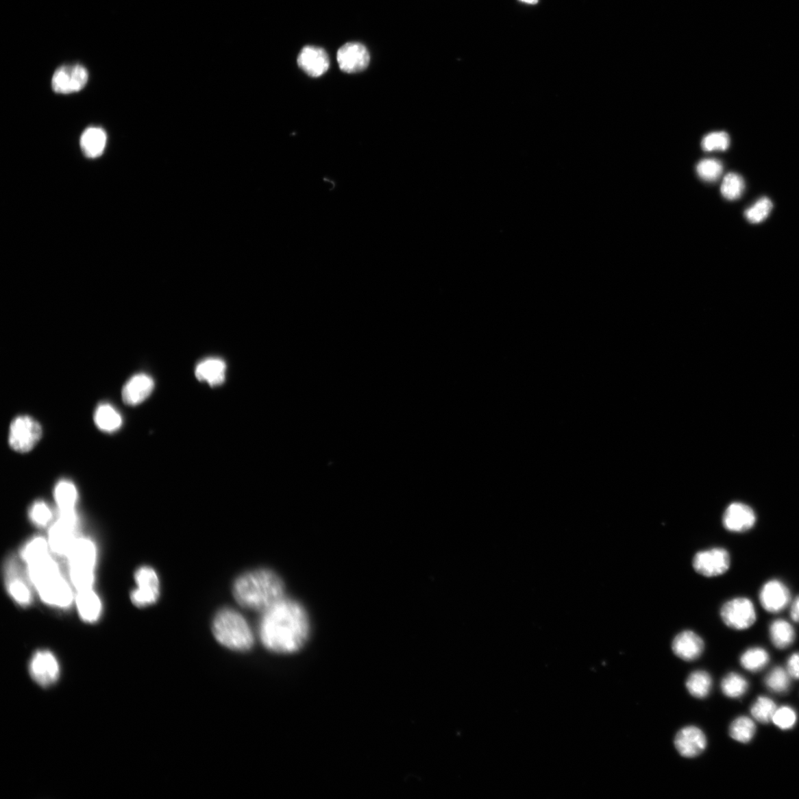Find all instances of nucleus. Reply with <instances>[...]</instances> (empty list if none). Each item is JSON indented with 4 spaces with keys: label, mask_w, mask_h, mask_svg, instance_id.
I'll list each match as a JSON object with an SVG mask.
<instances>
[{
    "label": "nucleus",
    "mask_w": 799,
    "mask_h": 799,
    "mask_svg": "<svg viewBox=\"0 0 799 799\" xmlns=\"http://www.w3.org/2000/svg\"><path fill=\"white\" fill-rule=\"evenodd\" d=\"M262 614L259 637L269 652L291 654L306 644L310 625L308 613L300 603L284 597Z\"/></svg>",
    "instance_id": "f257e3e1"
},
{
    "label": "nucleus",
    "mask_w": 799,
    "mask_h": 799,
    "mask_svg": "<svg viewBox=\"0 0 799 799\" xmlns=\"http://www.w3.org/2000/svg\"><path fill=\"white\" fill-rule=\"evenodd\" d=\"M233 593L241 607L264 612L284 598V585L273 571L260 569L239 576Z\"/></svg>",
    "instance_id": "f03ea898"
},
{
    "label": "nucleus",
    "mask_w": 799,
    "mask_h": 799,
    "mask_svg": "<svg viewBox=\"0 0 799 799\" xmlns=\"http://www.w3.org/2000/svg\"><path fill=\"white\" fill-rule=\"evenodd\" d=\"M212 630L220 645L234 652H247L254 645V632L247 621L233 609L220 610L213 619Z\"/></svg>",
    "instance_id": "7ed1b4c3"
},
{
    "label": "nucleus",
    "mask_w": 799,
    "mask_h": 799,
    "mask_svg": "<svg viewBox=\"0 0 799 799\" xmlns=\"http://www.w3.org/2000/svg\"><path fill=\"white\" fill-rule=\"evenodd\" d=\"M42 434V430L38 422L29 416H19L11 424L8 443L14 451L26 453L35 447Z\"/></svg>",
    "instance_id": "20e7f679"
},
{
    "label": "nucleus",
    "mask_w": 799,
    "mask_h": 799,
    "mask_svg": "<svg viewBox=\"0 0 799 799\" xmlns=\"http://www.w3.org/2000/svg\"><path fill=\"white\" fill-rule=\"evenodd\" d=\"M6 590L13 600L22 607L29 606L33 601L30 580L24 575L20 563L14 556H9L4 564Z\"/></svg>",
    "instance_id": "39448f33"
},
{
    "label": "nucleus",
    "mask_w": 799,
    "mask_h": 799,
    "mask_svg": "<svg viewBox=\"0 0 799 799\" xmlns=\"http://www.w3.org/2000/svg\"><path fill=\"white\" fill-rule=\"evenodd\" d=\"M720 617L724 624L737 630L750 628L757 619L754 604L747 598H736L724 603Z\"/></svg>",
    "instance_id": "423d86ee"
},
{
    "label": "nucleus",
    "mask_w": 799,
    "mask_h": 799,
    "mask_svg": "<svg viewBox=\"0 0 799 799\" xmlns=\"http://www.w3.org/2000/svg\"><path fill=\"white\" fill-rule=\"evenodd\" d=\"M137 589L131 593V600L138 608L153 605L160 596V581L150 566H142L135 573Z\"/></svg>",
    "instance_id": "0eeeda50"
},
{
    "label": "nucleus",
    "mask_w": 799,
    "mask_h": 799,
    "mask_svg": "<svg viewBox=\"0 0 799 799\" xmlns=\"http://www.w3.org/2000/svg\"><path fill=\"white\" fill-rule=\"evenodd\" d=\"M88 79V71L82 64H66L55 71L51 86L57 94L70 95L85 88Z\"/></svg>",
    "instance_id": "6e6552de"
},
{
    "label": "nucleus",
    "mask_w": 799,
    "mask_h": 799,
    "mask_svg": "<svg viewBox=\"0 0 799 799\" xmlns=\"http://www.w3.org/2000/svg\"><path fill=\"white\" fill-rule=\"evenodd\" d=\"M730 563L729 552L720 547L696 553L693 559L696 572L706 578H716L726 574Z\"/></svg>",
    "instance_id": "1a4fd4ad"
},
{
    "label": "nucleus",
    "mask_w": 799,
    "mask_h": 799,
    "mask_svg": "<svg viewBox=\"0 0 799 799\" xmlns=\"http://www.w3.org/2000/svg\"><path fill=\"white\" fill-rule=\"evenodd\" d=\"M29 673L37 684L42 687H49L59 680L60 663L57 657L49 650H39L31 659Z\"/></svg>",
    "instance_id": "9d476101"
},
{
    "label": "nucleus",
    "mask_w": 799,
    "mask_h": 799,
    "mask_svg": "<svg viewBox=\"0 0 799 799\" xmlns=\"http://www.w3.org/2000/svg\"><path fill=\"white\" fill-rule=\"evenodd\" d=\"M36 589L42 602L51 606L68 609L73 602L70 585L61 574L42 583Z\"/></svg>",
    "instance_id": "9b49d317"
},
{
    "label": "nucleus",
    "mask_w": 799,
    "mask_h": 799,
    "mask_svg": "<svg viewBox=\"0 0 799 799\" xmlns=\"http://www.w3.org/2000/svg\"><path fill=\"white\" fill-rule=\"evenodd\" d=\"M761 606L771 614H778L791 603V593L783 581L774 579L766 582L759 591Z\"/></svg>",
    "instance_id": "f8f14e48"
},
{
    "label": "nucleus",
    "mask_w": 799,
    "mask_h": 799,
    "mask_svg": "<svg viewBox=\"0 0 799 799\" xmlns=\"http://www.w3.org/2000/svg\"><path fill=\"white\" fill-rule=\"evenodd\" d=\"M757 515L750 506L735 502L730 504L722 517L724 528L733 533L747 532L757 524Z\"/></svg>",
    "instance_id": "ddd939ff"
},
{
    "label": "nucleus",
    "mask_w": 799,
    "mask_h": 799,
    "mask_svg": "<svg viewBox=\"0 0 799 799\" xmlns=\"http://www.w3.org/2000/svg\"><path fill=\"white\" fill-rule=\"evenodd\" d=\"M337 60L340 69L345 73H356L367 69L370 55L363 44L348 42L338 51Z\"/></svg>",
    "instance_id": "4468645a"
},
{
    "label": "nucleus",
    "mask_w": 799,
    "mask_h": 799,
    "mask_svg": "<svg viewBox=\"0 0 799 799\" xmlns=\"http://www.w3.org/2000/svg\"><path fill=\"white\" fill-rule=\"evenodd\" d=\"M674 746L682 757L695 758L702 754L707 747V738L700 728L687 726L676 733Z\"/></svg>",
    "instance_id": "2eb2a0df"
},
{
    "label": "nucleus",
    "mask_w": 799,
    "mask_h": 799,
    "mask_svg": "<svg viewBox=\"0 0 799 799\" xmlns=\"http://www.w3.org/2000/svg\"><path fill=\"white\" fill-rule=\"evenodd\" d=\"M77 526L58 519L50 528L48 541L51 550L60 556H67L77 541Z\"/></svg>",
    "instance_id": "dca6fc26"
},
{
    "label": "nucleus",
    "mask_w": 799,
    "mask_h": 799,
    "mask_svg": "<svg viewBox=\"0 0 799 799\" xmlns=\"http://www.w3.org/2000/svg\"><path fill=\"white\" fill-rule=\"evenodd\" d=\"M298 64L308 75L319 77L328 71L330 62L329 56L325 50L308 45L300 52Z\"/></svg>",
    "instance_id": "f3484780"
},
{
    "label": "nucleus",
    "mask_w": 799,
    "mask_h": 799,
    "mask_svg": "<svg viewBox=\"0 0 799 799\" xmlns=\"http://www.w3.org/2000/svg\"><path fill=\"white\" fill-rule=\"evenodd\" d=\"M674 654L683 661L691 662L700 657L704 652L703 639L692 630H684L673 640Z\"/></svg>",
    "instance_id": "a211bd4d"
},
{
    "label": "nucleus",
    "mask_w": 799,
    "mask_h": 799,
    "mask_svg": "<svg viewBox=\"0 0 799 799\" xmlns=\"http://www.w3.org/2000/svg\"><path fill=\"white\" fill-rule=\"evenodd\" d=\"M154 388L151 377L144 373L134 376L124 386L123 399L129 406L142 404L151 395Z\"/></svg>",
    "instance_id": "6ab92c4d"
},
{
    "label": "nucleus",
    "mask_w": 799,
    "mask_h": 799,
    "mask_svg": "<svg viewBox=\"0 0 799 799\" xmlns=\"http://www.w3.org/2000/svg\"><path fill=\"white\" fill-rule=\"evenodd\" d=\"M66 557L70 566L95 569L97 558L96 546L90 539L78 537Z\"/></svg>",
    "instance_id": "aec40b11"
},
{
    "label": "nucleus",
    "mask_w": 799,
    "mask_h": 799,
    "mask_svg": "<svg viewBox=\"0 0 799 799\" xmlns=\"http://www.w3.org/2000/svg\"><path fill=\"white\" fill-rule=\"evenodd\" d=\"M77 607L81 619L88 624H95L101 616L102 605L99 597L93 589L78 591Z\"/></svg>",
    "instance_id": "412c9836"
},
{
    "label": "nucleus",
    "mask_w": 799,
    "mask_h": 799,
    "mask_svg": "<svg viewBox=\"0 0 799 799\" xmlns=\"http://www.w3.org/2000/svg\"><path fill=\"white\" fill-rule=\"evenodd\" d=\"M106 144L107 134L101 127H88L80 138L81 150L89 159H97L101 156L106 149Z\"/></svg>",
    "instance_id": "4be33fe9"
},
{
    "label": "nucleus",
    "mask_w": 799,
    "mask_h": 799,
    "mask_svg": "<svg viewBox=\"0 0 799 799\" xmlns=\"http://www.w3.org/2000/svg\"><path fill=\"white\" fill-rule=\"evenodd\" d=\"M226 365L219 358H208L199 363L196 369V376L201 382L212 386H219L225 380Z\"/></svg>",
    "instance_id": "5701e85b"
},
{
    "label": "nucleus",
    "mask_w": 799,
    "mask_h": 799,
    "mask_svg": "<svg viewBox=\"0 0 799 799\" xmlns=\"http://www.w3.org/2000/svg\"><path fill=\"white\" fill-rule=\"evenodd\" d=\"M60 574L59 565L50 555L27 565V575L35 588Z\"/></svg>",
    "instance_id": "b1692460"
},
{
    "label": "nucleus",
    "mask_w": 799,
    "mask_h": 799,
    "mask_svg": "<svg viewBox=\"0 0 799 799\" xmlns=\"http://www.w3.org/2000/svg\"><path fill=\"white\" fill-rule=\"evenodd\" d=\"M771 642L778 649L791 646L796 639V630L789 622L783 619L774 620L769 628Z\"/></svg>",
    "instance_id": "393cba45"
},
{
    "label": "nucleus",
    "mask_w": 799,
    "mask_h": 799,
    "mask_svg": "<svg viewBox=\"0 0 799 799\" xmlns=\"http://www.w3.org/2000/svg\"><path fill=\"white\" fill-rule=\"evenodd\" d=\"M95 421L98 428L106 432L117 431L123 423L122 417L108 404H101L97 408Z\"/></svg>",
    "instance_id": "a878e982"
},
{
    "label": "nucleus",
    "mask_w": 799,
    "mask_h": 799,
    "mask_svg": "<svg viewBox=\"0 0 799 799\" xmlns=\"http://www.w3.org/2000/svg\"><path fill=\"white\" fill-rule=\"evenodd\" d=\"M50 546L48 540L42 536L31 539L21 552V557L27 565L39 561L49 556Z\"/></svg>",
    "instance_id": "bb28decb"
},
{
    "label": "nucleus",
    "mask_w": 799,
    "mask_h": 799,
    "mask_svg": "<svg viewBox=\"0 0 799 799\" xmlns=\"http://www.w3.org/2000/svg\"><path fill=\"white\" fill-rule=\"evenodd\" d=\"M713 686L711 675L704 671L691 673L686 680V689L696 699H704L710 694Z\"/></svg>",
    "instance_id": "cd10ccee"
},
{
    "label": "nucleus",
    "mask_w": 799,
    "mask_h": 799,
    "mask_svg": "<svg viewBox=\"0 0 799 799\" xmlns=\"http://www.w3.org/2000/svg\"><path fill=\"white\" fill-rule=\"evenodd\" d=\"M54 499L59 509H75L78 492L75 485L68 480H62L55 486Z\"/></svg>",
    "instance_id": "c85d7f7f"
},
{
    "label": "nucleus",
    "mask_w": 799,
    "mask_h": 799,
    "mask_svg": "<svg viewBox=\"0 0 799 799\" xmlns=\"http://www.w3.org/2000/svg\"><path fill=\"white\" fill-rule=\"evenodd\" d=\"M770 655L763 648H750L743 653L740 658V663L746 670L750 672H759L768 665Z\"/></svg>",
    "instance_id": "c756f323"
},
{
    "label": "nucleus",
    "mask_w": 799,
    "mask_h": 799,
    "mask_svg": "<svg viewBox=\"0 0 799 799\" xmlns=\"http://www.w3.org/2000/svg\"><path fill=\"white\" fill-rule=\"evenodd\" d=\"M749 689V683L744 676L737 673H730L723 678L721 689L724 695L731 699L744 696Z\"/></svg>",
    "instance_id": "7c9ffc66"
},
{
    "label": "nucleus",
    "mask_w": 799,
    "mask_h": 799,
    "mask_svg": "<svg viewBox=\"0 0 799 799\" xmlns=\"http://www.w3.org/2000/svg\"><path fill=\"white\" fill-rule=\"evenodd\" d=\"M757 731L754 720L748 717H740L734 720L729 728L730 737L739 742H750L754 737Z\"/></svg>",
    "instance_id": "2f4dec72"
},
{
    "label": "nucleus",
    "mask_w": 799,
    "mask_h": 799,
    "mask_svg": "<svg viewBox=\"0 0 799 799\" xmlns=\"http://www.w3.org/2000/svg\"><path fill=\"white\" fill-rule=\"evenodd\" d=\"M792 678L782 667H776L765 677L767 689L776 693H787L791 687Z\"/></svg>",
    "instance_id": "473e14b6"
},
{
    "label": "nucleus",
    "mask_w": 799,
    "mask_h": 799,
    "mask_svg": "<svg viewBox=\"0 0 799 799\" xmlns=\"http://www.w3.org/2000/svg\"><path fill=\"white\" fill-rule=\"evenodd\" d=\"M777 706L773 700L767 696H759L752 705L750 713L757 721L761 723L772 722Z\"/></svg>",
    "instance_id": "72a5a7b5"
},
{
    "label": "nucleus",
    "mask_w": 799,
    "mask_h": 799,
    "mask_svg": "<svg viewBox=\"0 0 799 799\" xmlns=\"http://www.w3.org/2000/svg\"><path fill=\"white\" fill-rule=\"evenodd\" d=\"M745 190L744 180L739 174L730 173L724 176L722 186V196L728 200H737Z\"/></svg>",
    "instance_id": "f704fd0d"
},
{
    "label": "nucleus",
    "mask_w": 799,
    "mask_h": 799,
    "mask_svg": "<svg viewBox=\"0 0 799 799\" xmlns=\"http://www.w3.org/2000/svg\"><path fill=\"white\" fill-rule=\"evenodd\" d=\"M69 575L71 582L77 591L93 589L95 581V569L70 566Z\"/></svg>",
    "instance_id": "c9c22d12"
},
{
    "label": "nucleus",
    "mask_w": 799,
    "mask_h": 799,
    "mask_svg": "<svg viewBox=\"0 0 799 799\" xmlns=\"http://www.w3.org/2000/svg\"><path fill=\"white\" fill-rule=\"evenodd\" d=\"M772 209V201L768 198H761L746 211V217L751 224H759L769 217Z\"/></svg>",
    "instance_id": "e433bc0d"
},
{
    "label": "nucleus",
    "mask_w": 799,
    "mask_h": 799,
    "mask_svg": "<svg viewBox=\"0 0 799 799\" xmlns=\"http://www.w3.org/2000/svg\"><path fill=\"white\" fill-rule=\"evenodd\" d=\"M29 517L36 526L44 528L51 521L53 513L49 505L42 500H37L32 505Z\"/></svg>",
    "instance_id": "4c0bfd02"
},
{
    "label": "nucleus",
    "mask_w": 799,
    "mask_h": 799,
    "mask_svg": "<svg viewBox=\"0 0 799 799\" xmlns=\"http://www.w3.org/2000/svg\"><path fill=\"white\" fill-rule=\"evenodd\" d=\"M696 172L702 180L706 182H715L720 178L723 166L716 160H704L696 167Z\"/></svg>",
    "instance_id": "58836bf2"
},
{
    "label": "nucleus",
    "mask_w": 799,
    "mask_h": 799,
    "mask_svg": "<svg viewBox=\"0 0 799 799\" xmlns=\"http://www.w3.org/2000/svg\"><path fill=\"white\" fill-rule=\"evenodd\" d=\"M730 145V138L726 132H715L705 136L702 147L705 151H726Z\"/></svg>",
    "instance_id": "ea45409f"
},
{
    "label": "nucleus",
    "mask_w": 799,
    "mask_h": 799,
    "mask_svg": "<svg viewBox=\"0 0 799 799\" xmlns=\"http://www.w3.org/2000/svg\"><path fill=\"white\" fill-rule=\"evenodd\" d=\"M796 721V712L789 706H783V707L777 709L772 720L775 726L782 730L794 728Z\"/></svg>",
    "instance_id": "a19ab883"
},
{
    "label": "nucleus",
    "mask_w": 799,
    "mask_h": 799,
    "mask_svg": "<svg viewBox=\"0 0 799 799\" xmlns=\"http://www.w3.org/2000/svg\"><path fill=\"white\" fill-rule=\"evenodd\" d=\"M786 670L792 679L799 680V652L794 653L789 657Z\"/></svg>",
    "instance_id": "79ce46f5"
},
{
    "label": "nucleus",
    "mask_w": 799,
    "mask_h": 799,
    "mask_svg": "<svg viewBox=\"0 0 799 799\" xmlns=\"http://www.w3.org/2000/svg\"><path fill=\"white\" fill-rule=\"evenodd\" d=\"M789 614L792 620L799 624V595L791 601L789 605Z\"/></svg>",
    "instance_id": "37998d69"
},
{
    "label": "nucleus",
    "mask_w": 799,
    "mask_h": 799,
    "mask_svg": "<svg viewBox=\"0 0 799 799\" xmlns=\"http://www.w3.org/2000/svg\"><path fill=\"white\" fill-rule=\"evenodd\" d=\"M519 1L528 5H536L539 0H519Z\"/></svg>",
    "instance_id": "c03bdc74"
}]
</instances>
